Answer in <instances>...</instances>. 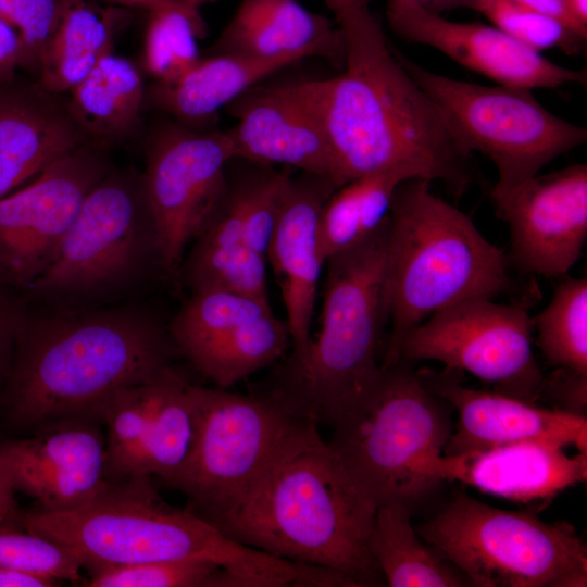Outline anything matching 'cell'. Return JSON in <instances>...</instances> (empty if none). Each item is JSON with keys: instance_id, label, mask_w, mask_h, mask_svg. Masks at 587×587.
<instances>
[{"instance_id": "obj_5", "label": "cell", "mask_w": 587, "mask_h": 587, "mask_svg": "<svg viewBox=\"0 0 587 587\" xmlns=\"http://www.w3.org/2000/svg\"><path fill=\"white\" fill-rule=\"evenodd\" d=\"M429 186L427 179L410 178L392 199L386 249L390 332L382 369L400 361L404 338L430 315L512 289L508 254Z\"/></svg>"}, {"instance_id": "obj_46", "label": "cell", "mask_w": 587, "mask_h": 587, "mask_svg": "<svg viewBox=\"0 0 587 587\" xmlns=\"http://www.w3.org/2000/svg\"><path fill=\"white\" fill-rule=\"evenodd\" d=\"M55 582L0 567V587H53Z\"/></svg>"}, {"instance_id": "obj_42", "label": "cell", "mask_w": 587, "mask_h": 587, "mask_svg": "<svg viewBox=\"0 0 587 587\" xmlns=\"http://www.w3.org/2000/svg\"><path fill=\"white\" fill-rule=\"evenodd\" d=\"M549 394L557 399L558 409L585 416L587 403V374L566 369H557L545 377L542 395Z\"/></svg>"}, {"instance_id": "obj_39", "label": "cell", "mask_w": 587, "mask_h": 587, "mask_svg": "<svg viewBox=\"0 0 587 587\" xmlns=\"http://www.w3.org/2000/svg\"><path fill=\"white\" fill-rule=\"evenodd\" d=\"M291 168L265 171L251 176L245 214L243 240L266 257L283 208Z\"/></svg>"}, {"instance_id": "obj_40", "label": "cell", "mask_w": 587, "mask_h": 587, "mask_svg": "<svg viewBox=\"0 0 587 587\" xmlns=\"http://www.w3.org/2000/svg\"><path fill=\"white\" fill-rule=\"evenodd\" d=\"M62 0H0V18L18 34L26 68L37 72L40 54L58 23Z\"/></svg>"}, {"instance_id": "obj_16", "label": "cell", "mask_w": 587, "mask_h": 587, "mask_svg": "<svg viewBox=\"0 0 587 587\" xmlns=\"http://www.w3.org/2000/svg\"><path fill=\"white\" fill-rule=\"evenodd\" d=\"M0 469L15 492L39 503L38 510H73L108 484L105 437L90 419L53 424L32 437L0 442Z\"/></svg>"}, {"instance_id": "obj_28", "label": "cell", "mask_w": 587, "mask_h": 587, "mask_svg": "<svg viewBox=\"0 0 587 587\" xmlns=\"http://www.w3.org/2000/svg\"><path fill=\"white\" fill-rule=\"evenodd\" d=\"M410 178L415 177L407 171L389 170L355 178L335 190L319 220L324 260L375 232L389 216L398 186Z\"/></svg>"}, {"instance_id": "obj_34", "label": "cell", "mask_w": 587, "mask_h": 587, "mask_svg": "<svg viewBox=\"0 0 587 587\" xmlns=\"http://www.w3.org/2000/svg\"><path fill=\"white\" fill-rule=\"evenodd\" d=\"M266 257L246 243L228 247L195 245L183 260L179 279L191 292L223 290L270 302Z\"/></svg>"}, {"instance_id": "obj_33", "label": "cell", "mask_w": 587, "mask_h": 587, "mask_svg": "<svg viewBox=\"0 0 587 587\" xmlns=\"http://www.w3.org/2000/svg\"><path fill=\"white\" fill-rule=\"evenodd\" d=\"M153 379L114 392L103 404L99 420L107 425L105 477L120 482L139 474L143 441L150 423Z\"/></svg>"}, {"instance_id": "obj_8", "label": "cell", "mask_w": 587, "mask_h": 587, "mask_svg": "<svg viewBox=\"0 0 587 587\" xmlns=\"http://www.w3.org/2000/svg\"><path fill=\"white\" fill-rule=\"evenodd\" d=\"M450 409L400 361L382 369L367 397L332 427L328 442L377 507L410 509L434 488L413 466L442 452L452 432Z\"/></svg>"}, {"instance_id": "obj_43", "label": "cell", "mask_w": 587, "mask_h": 587, "mask_svg": "<svg viewBox=\"0 0 587 587\" xmlns=\"http://www.w3.org/2000/svg\"><path fill=\"white\" fill-rule=\"evenodd\" d=\"M25 64V49L18 34L0 18V79L14 77L16 70Z\"/></svg>"}, {"instance_id": "obj_7", "label": "cell", "mask_w": 587, "mask_h": 587, "mask_svg": "<svg viewBox=\"0 0 587 587\" xmlns=\"http://www.w3.org/2000/svg\"><path fill=\"white\" fill-rule=\"evenodd\" d=\"M417 534L478 587H585L587 548L567 523L462 492Z\"/></svg>"}, {"instance_id": "obj_11", "label": "cell", "mask_w": 587, "mask_h": 587, "mask_svg": "<svg viewBox=\"0 0 587 587\" xmlns=\"http://www.w3.org/2000/svg\"><path fill=\"white\" fill-rule=\"evenodd\" d=\"M397 54L435 103L461 149L470 157L477 151L494 163L498 171L495 189L532 178L587 140L585 127L548 111L532 89L450 78Z\"/></svg>"}, {"instance_id": "obj_23", "label": "cell", "mask_w": 587, "mask_h": 587, "mask_svg": "<svg viewBox=\"0 0 587 587\" xmlns=\"http://www.w3.org/2000/svg\"><path fill=\"white\" fill-rule=\"evenodd\" d=\"M212 50L261 57L305 52L344 60L336 23L297 0H241Z\"/></svg>"}, {"instance_id": "obj_10", "label": "cell", "mask_w": 587, "mask_h": 587, "mask_svg": "<svg viewBox=\"0 0 587 587\" xmlns=\"http://www.w3.org/2000/svg\"><path fill=\"white\" fill-rule=\"evenodd\" d=\"M195 433L189 455L168 485L210 521L236 502L308 421L274 389L240 395L190 385Z\"/></svg>"}, {"instance_id": "obj_32", "label": "cell", "mask_w": 587, "mask_h": 587, "mask_svg": "<svg viewBox=\"0 0 587 587\" xmlns=\"http://www.w3.org/2000/svg\"><path fill=\"white\" fill-rule=\"evenodd\" d=\"M533 320L547 362L587 374V279L564 278Z\"/></svg>"}, {"instance_id": "obj_15", "label": "cell", "mask_w": 587, "mask_h": 587, "mask_svg": "<svg viewBox=\"0 0 587 587\" xmlns=\"http://www.w3.org/2000/svg\"><path fill=\"white\" fill-rule=\"evenodd\" d=\"M497 215L509 226L510 264L523 274L565 277L587 239V165L537 174L491 189Z\"/></svg>"}, {"instance_id": "obj_9", "label": "cell", "mask_w": 587, "mask_h": 587, "mask_svg": "<svg viewBox=\"0 0 587 587\" xmlns=\"http://www.w3.org/2000/svg\"><path fill=\"white\" fill-rule=\"evenodd\" d=\"M151 267L160 268V258L142 175L110 170L87 193L53 263L27 292L73 308L126 290Z\"/></svg>"}, {"instance_id": "obj_37", "label": "cell", "mask_w": 587, "mask_h": 587, "mask_svg": "<svg viewBox=\"0 0 587 587\" xmlns=\"http://www.w3.org/2000/svg\"><path fill=\"white\" fill-rule=\"evenodd\" d=\"M469 9L479 12L495 27L540 53L560 49L574 55L584 49L587 39L559 18L513 0H471Z\"/></svg>"}, {"instance_id": "obj_22", "label": "cell", "mask_w": 587, "mask_h": 587, "mask_svg": "<svg viewBox=\"0 0 587 587\" xmlns=\"http://www.w3.org/2000/svg\"><path fill=\"white\" fill-rule=\"evenodd\" d=\"M57 96L16 76L0 79V199L91 142Z\"/></svg>"}, {"instance_id": "obj_44", "label": "cell", "mask_w": 587, "mask_h": 587, "mask_svg": "<svg viewBox=\"0 0 587 587\" xmlns=\"http://www.w3.org/2000/svg\"><path fill=\"white\" fill-rule=\"evenodd\" d=\"M541 13L559 18L564 24L587 37V29L580 27L569 12L565 0H513Z\"/></svg>"}, {"instance_id": "obj_26", "label": "cell", "mask_w": 587, "mask_h": 587, "mask_svg": "<svg viewBox=\"0 0 587 587\" xmlns=\"http://www.w3.org/2000/svg\"><path fill=\"white\" fill-rule=\"evenodd\" d=\"M118 16L85 0H62L58 23L40 54L39 86L60 95L70 91L109 52Z\"/></svg>"}, {"instance_id": "obj_41", "label": "cell", "mask_w": 587, "mask_h": 587, "mask_svg": "<svg viewBox=\"0 0 587 587\" xmlns=\"http://www.w3.org/2000/svg\"><path fill=\"white\" fill-rule=\"evenodd\" d=\"M28 311L13 290L0 287V390L9 378L16 341Z\"/></svg>"}, {"instance_id": "obj_29", "label": "cell", "mask_w": 587, "mask_h": 587, "mask_svg": "<svg viewBox=\"0 0 587 587\" xmlns=\"http://www.w3.org/2000/svg\"><path fill=\"white\" fill-rule=\"evenodd\" d=\"M154 385L139 474L154 475L168 486L191 449L195 433L191 384L171 365L157 376Z\"/></svg>"}, {"instance_id": "obj_50", "label": "cell", "mask_w": 587, "mask_h": 587, "mask_svg": "<svg viewBox=\"0 0 587 587\" xmlns=\"http://www.w3.org/2000/svg\"><path fill=\"white\" fill-rule=\"evenodd\" d=\"M209 1L212 0H182L183 4L193 13H198V9Z\"/></svg>"}, {"instance_id": "obj_21", "label": "cell", "mask_w": 587, "mask_h": 587, "mask_svg": "<svg viewBox=\"0 0 587 587\" xmlns=\"http://www.w3.org/2000/svg\"><path fill=\"white\" fill-rule=\"evenodd\" d=\"M337 188L309 173L292 176L273 233L266 259L271 262L286 309L294 353L288 369L300 367L311 345V324L325 260L321 253L319 220Z\"/></svg>"}, {"instance_id": "obj_19", "label": "cell", "mask_w": 587, "mask_h": 587, "mask_svg": "<svg viewBox=\"0 0 587 587\" xmlns=\"http://www.w3.org/2000/svg\"><path fill=\"white\" fill-rule=\"evenodd\" d=\"M425 386L457 413L442 454H458L523 440L561 447L575 445L587 451L586 416L548 409L498 391L464 386L460 373L445 369L416 371Z\"/></svg>"}, {"instance_id": "obj_2", "label": "cell", "mask_w": 587, "mask_h": 587, "mask_svg": "<svg viewBox=\"0 0 587 587\" xmlns=\"http://www.w3.org/2000/svg\"><path fill=\"white\" fill-rule=\"evenodd\" d=\"M176 352L167 327L142 307L28 311L4 386L9 415L36 430L99 419L114 392L153 379Z\"/></svg>"}, {"instance_id": "obj_48", "label": "cell", "mask_w": 587, "mask_h": 587, "mask_svg": "<svg viewBox=\"0 0 587 587\" xmlns=\"http://www.w3.org/2000/svg\"><path fill=\"white\" fill-rule=\"evenodd\" d=\"M111 4L123 7L141 8L148 11L171 7L179 3L182 0H101Z\"/></svg>"}, {"instance_id": "obj_31", "label": "cell", "mask_w": 587, "mask_h": 587, "mask_svg": "<svg viewBox=\"0 0 587 587\" xmlns=\"http://www.w3.org/2000/svg\"><path fill=\"white\" fill-rule=\"evenodd\" d=\"M268 313L270 302L223 290H201L183 303L167 329L176 351L190 362L235 328Z\"/></svg>"}, {"instance_id": "obj_49", "label": "cell", "mask_w": 587, "mask_h": 587, "mask_svg": "<svg viewBox=\"0 0 587 587\" xmlns=\"http://www.w3.org/2000/svg\"><path fill=\"white\" fill-rule=\"evenodd\" d=\"M565 2L574 21L587 29V0H565Z\"/></svg>"}, {"instance_id": "obj_38", "label": "cell", "mask_w": 587, "mask_h": 587, "mask_svg": "<svg viewBox=\"0 0 587 587\" xmlns=\"http://www.w3.org/2000/svg\"><path fill=\"white\" fill-rule=\"evenodd\" d=\"M223 569L200 559L151 561L123 565H89L85 587H214Z\"/></svg>"}, {"instance_id": "obj_27", "label": "cell", "mask_w": 587, "mask_h": 587, "mask_svg": "<svg viewBox=\"0 0 587 587\" xmlns=\"http://www.w3.org/2000/svg\"><path fill=\"white\" fill-rule=\"evenodd\" d=\"M369 550L390 587L467 585L463 574L417 534L402 504L377 507Z\"/></svg>"}, {"instance_id": "obj_6", "label": "cell", "mask_w": 587, "mask_h": 587, "mask_svg": "<svg viewBox=\"0 0 587 587\" xmlns=\"http://www.w3.org/2000/svg\"><path fill=\"white\" fill-rule=\"evenodd\" d=\"M389 216L371 235L325 261L321 329L307 361L277 389L300 414L333 427L376 384L388 324L386 249Z\"/></svg>"}, {"instance_id": "obj_35", "label": "cell", "mask_w": 587, "mask_h": 587, "mask_svg": "<svg viewBox=\"0 0 587 587\" xmlns=\"http://www.w3.org/2000/svg\"><path fill=\"white\" fill-rule=\"evenodd\" d=\"M149 13L143 64L157 83H171L200 60L196 38L202 30L201 20L182 1Z\"/></svg>"}, {"instance_id": "obj_13", "label": "cell", "mask_w": 587, "mask_h": 587, "mask_svg": "<svg viewBox=\"0 0 587 587\" xmlns=\"http://www.w3.org/2000/svg\"><path fill=\"white\" fill-rule=\"evenodd\" d=\"M233 160L227 130L200 133L170 125L150 140L141 175L160 268L170 278L179 280L187 245L202 233L224 197L226 167Z\"/></svg>"}, {"instance_id": "obj_20", "label": "cell", "mask_w": 587, "mask_h": 587, "mask_svg": "<svg viewBox=\"0 0 587 587\" xmlns=\"http://www.w3.org/2000/svg\"><path fill=\"white\" fill-rule=\"evenodd\" d=\"M227 108L237 121L235 127L227 130L235 160L296 167L324 177L335 186L322 121L299 82L275 86L258 84Z\"/></svg>"}, {"instance_id": "obj_36", "label": "cell", "mask_w": 587, "mask_h": 587, "mask_svg": "<svg viewBox=\"0 0 587 587\" xmlns=\"http://www.w3.org/2000/svg\"><path fill=\"white\" fill-rule=\"evenodd\" d=\"M0 567L55 583H82V560L71 547L0 523Z\"/></svg>"}, {"instance_id": "obj_3", "label": "cell", "mask_w": 587, "mask_h": 587, "mask_svg": "<svg viewBox=\"0 0 587 587\" xmlns=\"http://www.w3.org/2000/svg\"><path fill=\"white\" fill-rule=\"evenodd\" d=\"M376 509L319 423L308 420L257 482L209 522L250 548L373 586L382 576L369 550Z\"/></svg>"}, {"instance_id": "obj_4", "label": "cell", "mask_w": 587, "mask_h": 587, "mask_svg": "<svg viewBox=\"0 0 587 587\" xmlns=\"http://www.w3.org/2000/svg\"><path fill=\"white\" fill-rule=\"evenodd\" d=\"M18 525L74 549L83 569L185 559L224 569L226 587L309 586L314 569L239 544L192 510L176 508L152 476L108 482L89 502L63 512H23Z\"/></svg>"}, {"instance_id": "obj_30", "label": "cell", "mask_w": 587, "mask_h": 587, "mask_svg": "<svg viewBox=\"0 0 587 587\" xmlns=\"http://www.w3.org/2000/svg\"><path fill=\"white\" fill-rule=\"evenodd\" d=\"M290 344L286 322L272 312L235 328L189 363L226 389L276 362Z\"/></svg>"}, {"instance_id": "obj_17", "label": "cell", "mask_w": 587, "mask_h": 587, "mask_svg": "<svg viewBox=\"0 0 587 587\" xmlns=\"http://www.w3.org/2000/svg\"><path fill=\"white\" fill-rule=\"evenodd\" d=\"M386 16L401 38L429 46L500 85L533 90L586 83V71L555 64L494 25L450 21L407 0H387Z\"/></svg>"}, {"instance_id": "obj_45", "label": "cell", "mask_w": 587, "mask_h": 587, "mask_svg": "<svg viewBox=\"0 0 587 587\" xmlns=\"http://www.w3.org/2000/svg\"><path fill=\"white\" fill-rule=\"evenodd\" d=\"M15 490L0 469V523L18 525L22 511L18 509Z\"/></svg>"}, {"instance_id": "obj_47", "label": "cell", "mask_w": 587, "mask_h": 587, "mask_svg": "<svg viewBox=\"0 0 587 587\" xmlns=\"http://www.w3.org/2000/svg\"><path fill=\"white\" fill-rule=\"evenodd\" d=\"M369 2L372 0H367ZM417 5L429 10L435 13H439L454 8H469L471 0H407Z\"/></svg>"}, {"instance_id": "obj_24", "label": "cell", "mask_w": 587, "mask_h": 587, "mask_svg": "<svg viewBox=\"0 0 587 587\" xmlns=\"http://www.w3.org/2000/svg\"><path fill=\"white\" fill-rule=\"evenodd\" d=\"M310 57L305 52L277 57L217 53L200 59L171 83H157L148 100L180 121L207 120L267 76Z\"/></svg>"}, {"instance_id": "obj_18", "label": "cell", "mask_w": 587, "mask_h": 587, "mask_svg": "<svg viewBox=\"0 0 587 587\" xmlns=\"http://www.w3.org/2000/svg\"><path fill=\"white\" fill-rule=\"evenodd\" d=\"M413 472L433 487L442 480L460 482L494 497L539 508L586 480L587 452L571 457L561 446L523 440L426 455L414 464Z\"/></svg>"}, {"instance_id": "obj_14", "label": "cell", "mask_w": 587, "mask_h": 587, "mask_svg": "<svg viewBox=\"0 0 587 587\" xmlns=\"http://www.w3.org/2000/svg\"><path fill=\"white\" fill-rule=\"evenodd\" d=\"M111 170L87 142L0 199V287L28 291L53 263L83 200Z\"/></svg>"}, {"instance_id": "obj_1", "label": "cell", "mask_w": 587, "mask_h": 587, "mask_svg": "<svg viewBox=\"0 0 587 587\" xmlns=\"http://www.w3.org/2000/svg\"><path fill=\"white\" fill-rule=\"evenodd\" d=\"M335 22L344 40V72L299 83L322 121L336 188L369 174L403 170L440 180L461 196L471 179L470 155L389 46L369 4Z\"/></svg>"}, {"instance_id": "obj_12", "label": "cell", "mask_w": 587, "mask_h": 587, "mask_svg": "<svg viewBox=\"0 0 587 587\" xmlns=\"http://www.w3.org/2000/svg\"><path fill=\"white\" fill-rule=\"evenodd\" d=\"M534 330L533 317L520 304L467 299L414 327L402 342L400 361H438L494 385L498 392L536 402L545 376L533 351Z\"/></svg>"}, {"instance_id": "obj_25", "label": "cell", "mask_w": 587, "mask_h": 587, "mask_svg": "<svg viewBox=\"0 0 587 587\" xmlns=\"http://www.w3.org/2000/svg\"><path fill=\"white\" fill-rule=\"evenodd\" d=\"M67 108L91 142L121 138L137 124L145 100L140 73L109 52L70 91Z\"/></svg>"}]
</instances>
